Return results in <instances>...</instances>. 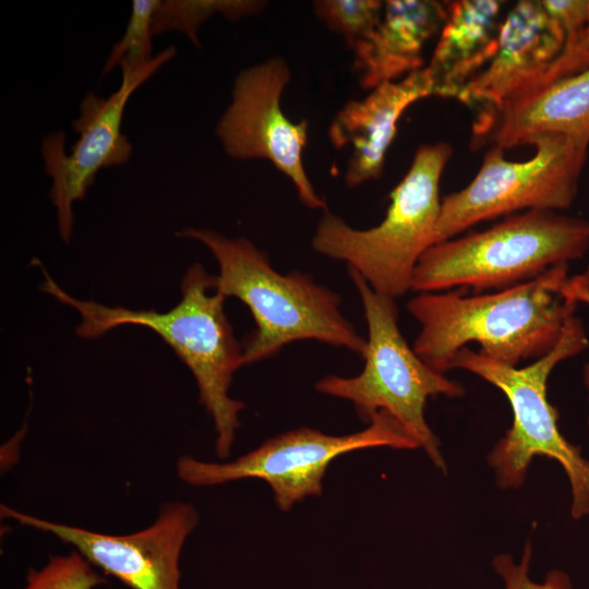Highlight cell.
Listing matches in <instances>:
<instances>
[{"label": "cell", "mask_w": 589, "mask_h": 589, "mask_svg": "<svg viewBox=\"0 0 589 589\" xmlns=\"http://www.w3.org/2000/svg\"><path fill=\"white\" fill-rule=\"evenodd\" d=\"M160 0H134L122 37L112 46L101 70V76L120 68L141 69L152 55L153 17Z\"/></svg>", "instance_id": "obj_19"}, {"label": "cell", "mask_w": 589, "mask_h": 589, "mask_svg": "<svg viewBox=\"0 0 589 589\" xmlns=\"http://www.w3.org/2000/svg\"><path fill=\"white\" fill-rule=\"evenodd\" d=\"M290 79V69L280 57L242 70L215 133L230 157L267 159L294 184L306 207L325 212L326 202L316 193L303 166L308 120L292 122L280 107L281 94Z\"/></svg>", "instance_id": "obj_11"}, {"label": "cell", "mask_w": 589, "mask_h": 589, "mask_svg": "<svg viewBox=\"0 0 589 589\" xmlns=\"http://www.w3.org/2000/svg\"><path fill=\"white\" fill-rule=\"evenodd\" d=\"M203 243L219 267L214 290L250 310L255 328L244 339L243 365L276 356L298 340H316L363 358L366 338L341 313V299L300 271L277 272L268 256L245 238H227L200 228L177 233Z\"/></svg>", "instance_id": "obj_3"}, {"label": "cell", "mask_w": 589, "mask_h": 589, "mask_svg": "<svg viewBox=\"0 0 589 589\" xmlns=\"http://www.w3.org/2000/svg\"><path fill=\"white\" fill-rule=\"evenodd\" d=\"M176 56L173 46L154 56L141 69H121V83L109 97L87 92L81 100L72 129L76 142L65 152V134L55 131L45 135L40 155L51 179L49 197L57 211L61 239L69 242L74 225L73 204L85 197L99 170L127 164L133 145L121 127L130 97L164 64Z\"/></svg>", "instance_id": "obj_10"}, {"label": "cell", "mask_w": 589, "mask_h": 589, "mask_svg": "<svg viewBox=\"0 0 589 589\" xmlns=\"http://www.w3.org/2000/svg\"><path fill=\"white\" fill-rule=\"evenodd\" d=\"M430 96H434V84L424 67L345 104L328 128V137L336 148L352 147L345 173L348 188L381 178L400 117L410 105Z\"/></svg>", "instance_id": "obj_14"}, {"label": "cell", "mask_w": 589, "mask_h": 589, "mask_svg": "<svg viewBox=\"0 0 589 589\" xmlns=\"http://www.w3.org/2000/svg\"><path fill=\"white\" fill-rule=\"evenodd\" d=\"M532 545L527 541L519 563H515L509 554H498L493 558V567L502 577L505 589H572L569 577L561 570H552L543 582L529 578V565Z\"/></svg>", "instance_id": "obj_22"}, {"label": "cell", "mask_w": 589, "mask_h": 589, "mask_svg": "<svg viewBox=\"0 0 589 589\" xmlns=\"http://www.w3.org/2000/svg\"><path fill=\"white\" fill-rule=\"evenodd\" d=\"M106 584L107 579L95 566L77 551H72L51 556L39 569L29 568L22 589H95Z\"/></svg>", "instance_id": "obj_21"}, {"label": "cell", "mask_w": 589, "mask_h": 589, "mask_svg": "<svg viewBox=\"0 0 589 589\" xmlns=\"http://www.w3.org/2000/svg\"><path fill=\"white\" fill-rule=\"evenodd\" d=\"M565 44L541 0L516 2L502 20L496 52L459 101L491 111L541 88Z\"/></svg>", "instance_id": "obj_13"}, {"label": "cell", "mask_w": 589, "mask_h": 589, "mask_svg": "<svg viewBox=\"0 0 589 589\" xmlns=\"http://www.w3.org/2000/svg\"><path fill=\"white\" fill-rule=\"evenodd\" d=\"M533 157L512 161L491 145L472 181L441 201L434 244L483 220L525 211H563L573 204L588 148L557 133L532 136Z\"/></svg>", "instance_id": "obj_8"}, {"label": "cell", "mask_w": 589, "mask_h": 589, "mask_svg": "<svg viewBox=\"0 0 589 589\" xmlns=\"http://www.w3.org/2000/svg\"><path fill=\"white\" fill-rule=\"evenodd\" d=\"M348 273L368 325L364 366L351 377L327 375L316 382L315 389L348 400L368 423L378 411L388 412L445 472L440 442L425 421L424 409L429 397H459L464 387L425 364L408 345L398 325L395 299L375 292L352 268Z\"/></svg>", "instance_id": "obj_7"}, {"label": "cell", "mask_w": 589, "mask_h": 589, "mask_svg": "<svg viewBox=\"0 0 589 589\" xmlns=\"http://www.w3.org/2000/svg\"><path fill=\"white\" fill-rule=\"evenodd\" d=\"M563 292L578 304H589V268L581 274L568 277L563 287ZM584 383L589 394V362L584 368Z\"/></svg>", "instance_id": "obj_24"}, {"label": "cell", "mask_w": 589, "mask_h": 589, "mask_svg": "<svg viewBox=\"0 0 589 589\" xmlns=\"http://www.w3.org/2000/svg\"><path fill=\"white\" fill-rule=\"evenodd\" d=\"M448 1L387 0L376 27L353 47V70L373 89L419 71L426 43L447 19Z\"/></svg>", "instance_id": "obj_16"}, {"label": "cell", "mask_w": 589, "mask_h": 589, "mask_svg": "<svg viewBox=\"0 0 589 589\" xmlns=\"http://www.w3.org/2000/svg\"><path fill=\"white\" fill-rule=\"evenodd\" d=\"M542 133L565 135L589 146V68L563 77L500 109L481 111L473 122L472 143L502 148L526 145Z\"/></svg>", "instance_id": "obj_15"}, {"label": "cell", "mask_w": 589, "mask_h": 589, "mask_svg": "<svg viewBox=\"0 0 589 589\" xmlns=\"http://www.w3.org/2000/svg\"><path fill=\"white\" fill-rule=\"evenodd\" d=\"M0 513L22 526L53 534L130 589H180V555L200 519L192 504L169 502L160 506L147 528L113 536L46 520L3 504Z\"/></svg>", "instance_id": "obj_12"}, {"label": "cell", "mask_w": 589, "mask_h": 589, "mask_svg": "<svg viewBox=\"0 0 589 589\" xmlns=\"http://www.w3.org/2000/svg\"><path fill=\"white\" fill-rule=\"evenodd\" d=\"M265 5V1L257 0H164L154 13L153 34L178 32L200 47V27L215 14L237 22L260 14Z\"/></svg>", "instance_id": "obj_18"}, {"label": "cell", "mask_w": 589, "mask_h": 589, "mask_svg": "<svg viewBox=\"0 0 589 589\" xmlns=\"http://www.w3.org/2000/svg\"><path fill=\"white\" fill-rule=\"evenodd\" d=\"M371 447L419 448L386 411H378L361 431L330 435L301 426L267 438L257 448L232 461H203L181 456L177 474L194 486H212L243 479L265 481L277 507L284 512L323 492L328 466L341 455Z\"/></svg>", "instance_id": "obj_9"}, {"label": "cell", "mask_w": 589, "mask_h": 589, "mask_svg": "<svg viewBox=\"0 0 589 589\" xmlns=\"http://www.w3.org/2000/svg\"><path fill=\"white\" fill-rule=\"evenodd\" d=\"M541 3L564 32V47L574 45L587 23L588 0H541Z\"/></svg>", "instance_id": "obj_23"}, {"label": "cell", "mask_w": 589, "mask_h": 589, "mask_svg": "<svg viewBox=\"0 0 589 589\" xmlns=\"http://www.w3.org/2000/svg\"><path fill=\"white\" fill-rule=\"evenodd\" d=\"M313 8L316 16L353 49L381 21L384 1L317 0Z\"/></svg>", "instance_id": "obj_20"}, {"label": "cell", "mask_w": 589, "mask_h": 589, "mask_svg": "<svg viewBox=\"0 0 589 589\" xmlns=\"http://www.w3.org/2000/svg\"><path fill=\"white\" fill-rule=\"evenodd\" d=\"M453 155L447 142L423 144L401 181L390 191L384 219L356 229L328 209L320 219L312 248L347 263L377 293L396 299L411 290L414 268L434 245L441 212L440 180Z\"/></svg>", "instance_id": "obj_5"}, {"label": "cell", "mask_w": 589, "mask_h": 589, "mask_svg": "<svg viewBox=\"0 0 589 589\" xmlns=\"http://www.w3.org/2000/svg\"><path fill=\"white\" fill-rule=\"evenodd\" d=\"M584 34H585L584 35L585 38L589 43V0H588V16H587V23H586V26H585V29H584Z\"/></svg>", "instance_id": "obj_25"}, {"label": "cell", "mask_w": 589, "mask_h": 589, "mask_svg": "<svg viewBox=\"0 0 589 589\" xmlns=\"http://www.w3.org/2000/svg\"><path fill=\"white\" fill-rule=\"evenodd\" d=\"M568 271L569 264H560L490 293L467 296L465 288L418 293L407 303L420 324L414 352L441 373L469 342H477L483 356L510 366L543 357L557 344L578 305L563 292Z\"/></svg>", "instance_id": "obj_1"}, {"label": "cell", "mask_w": 589, "mask_h": 589, "mask_svg": "<svg viewBox=\"0 0 589 589\" xmlns=\"http://www.w3.org/2000/svg\"><path fill=\"white\" fill-rule=\"evenodd\" d=\"M589 251V220L554 211H525L482 231L432 245L420 257L411 290L504 289Z\"/></svg>", "instance_id": "obj_4"}, {"label": "cell", "mask_w": 589, "mask_h": 589, "mask_svg": "<svg viewBox=\"0 0 589 589\" xmlns=\"http://www.w3.org/2000/svg\"><path fill=\"white\" fill-rule=\"evenodd\" d=\"M588 345L582 322L574 315L553 349L527 366L505 365L468 347L458 350L449 363V370L468 371L494 385L510 404L513 424L488 456L498 488H519L536 456L552 458L569 479L574 518L589 514V460L561 434L558 411L548 400L546 384L560 362L577 356Z\"/></svg>", "instance_id": "obj_6"}, {"label": "cell", "mask_w": 589, "mask_h": 589, "mask_svg": "<svg viewBox=\"0 0 589 589\" xmlns=\"http://www.w3.org/2000/svg\"><path fill=\"white\" fill-rule=\"evenodd\" d=\"M40 290L77 311L79 337L95 339L123 325L144 326L158 334L189 368L199 400L211 416L216 455L229 456L240 428L242 401L230 397L235 372L243 366V348L225 312L226 298L214 290L215 276L201 264L190 266L181 283V300L170 310H131L80 300L65 292L41 266Z\"/></svg>", "instance_id": "obj_2"}, {"label": "cell", "mask_w": 589, "mask_h": 589, "mask_svg": "<svg viewBox=\"0 0 589 589\" xmlns=\"http://www.w3.org/2000/svg\"><path fill=\"white\" fill-rule=\"evenodd\" d=\"M504 1H448L443 25L429 64L434 96L459 99L465 87L494 57Z\"/></svg>", "instance_id": "obj_17"}]
</instances>
